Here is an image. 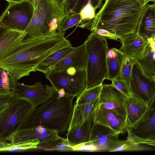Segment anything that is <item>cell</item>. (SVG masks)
Here are the masks:
<instances>
[{
  "label": "cell",
  "instance_id": "d590c367",
  "mask_svg": "<svg viewBox=\"0 0 155 155\" xmlns=\"http://www.w3.org/2000/svg\"><path fill=\"white\" fill-rule=\"evenodd\" d=\"M102 0H78L73 10V12L80 13L81 9L90 2L96 10L103 5Z\"/></svg>",
  "mask_w": 155,
  "mask_h": 155
},
{
  "label": "cell",
  "instance_id": "83f0119b",
  "mask_svg": "<svg viewBox=\"0 0 155 155\" xmlns=\"http://www.w3.org/2000/svg\"><path fill=\"white\" fill-rule=\"evenodd\" d=\"M40 143V141L38 140L15 144L10 143L0 142V152H5L37 149Z\"/></svg>",
  "mask_w": 155,
  "mask_h": 155
},
{
  "label": "cell",
  "instance_id": "e575fe53",
  "mask_svg": "<svg viewBox=\"0 0 155 155\" xmlns=\"http://www.w3.org/2000/svg\"><path fill=\"white\" fill-rule=\"evenodd\" d=\"M112 84L127 97L132 96L129 85L119 76L112 79Z\"/></svg>",
  "mask_w": 155,
  "mask_h": 155
},
{
  "label": "cell",
  "instance_id": "ac0fdd59",
  "mask_svg": "<svg viewBox=\"0 0 155 155\" xmlns=\"http://www.w3.org/2000/svg\"><path fill=\"white\" fill-rule=\"evenodd\" d=\"M27 35L25 31L11 29H6L1 34L0 59L4 58L21 44Z\"/></svg>",
  "mask_w": 155,
  "mask_h": 155
},
{
  "label": "cell",
  "instance_id": "5b68a950",
  "mask_svg": "<svg viewBox=\"0 0 155 155\" xmlns=\"http://www.w3.org/2000/svg\"><path fill=\"white\" fill-rule=\"evenodd\" d=\"M84 42L88 55L86 69L87 89L101 85L104 80L107 79V54L109 48L107 39L94 31Z\"/></svg>",
  "mask_w": 155,
  "mask_h": 155
},
{
  "label": "cell",
  "instance_id": "4dcf8cb0",
  "mask_svg": "<svg viewBox=\"0 0 155 155\" xmlns=\"http://www.w3.org/2000/svg\"><path fill=\"white\" fill-rule=\"evenodd\" d=\"M81 18L80 13H73L65 15L61 22L59 32L63 33L69 28L77 26L80 23Z\"/></svg>",
  "mask_w": 155,
  "mask_h": 155
},
{
  "label": "cell",
  "instance_id": "d6a6232c",
  "mask_svg": "<svg viewBox=\"0 0 155 155\" xmlns=\"http://www.w3.org/2000/svg\"><path fill=\"white\" fill-rule=\"evenodd\" d=\"M134 61L133 59L124 56L119 76L129 86L131 71Z\"/></svg>",
  "mask_w": 155,
  "mask_h": 155
},
{
  "label": "cell",
  "instance_id": "277c9868",
  "mask_svg": "<svg viewBox=\"0 0 155 155\" xmlns=\"http://www.w3.org/2000/svg\"><path fill=\"white\" fill-rule=\"evenodd\" d=\"M65 15L63 5L53 0H40L25 31L33 38L56 34L59 32L61 22Z\"/></svg>",
  "mask_w": 155,
  "mask_h": 155
},
{
  "label": "cell",
  "instance_id": "6da1fadb",
  "mask_svg": "<svg viewBox=\"0 0 155 155\" xmlns=\"http://www.w3.org/2000/svg\"><path fill=\"white\" fill-rule=\"evenodd\" d=\"M64 32L39 38L25 39L17 47L0 59V68L18 80L35 72L38 66L48 56L64 47L72 46Z\"/></svg>",
  "mask_w": 155,
  "mask_h": 155
},
{
  "label": "cell",
  "instance_id": "f546056e",
  "mask_svg": "<svg viewBox=\"0 0 155 155\" xmlns=\"http://www.w3.org/2000/svg\"><path fill=\"white\" fill-rule=\"evenodd\" d=\"M102 84L88 89H85L77 96L75 103L84 104L99 97Z\"/></svg>",
  "mask_w": 155,
  "mask_h": 155
},
{
  "label": "cell",
  "instance_id": "d6986e66",
  "mask_svg": "<svg viewBox=\"0 0 155 155\" xmlns=\"http://www.w3.org/2000/svg\"><path fill=\"white\" fill-rule=\"evenodd\" d=\"M94 117L95 115L79 127L67 131L65 135L67 140L71 145L73 146L90 142L91 134L95 125Z\"/></svg>",
  "mask_w": 155,
  "mask_h": 155
},
{
  "label": "cell",
  "instance_id": "5bb4252c",
  "mask_svg": "<svg viewBox=\"0 0 155 155\" xmlns=\"http://www.w3.org/2000/svg\"><path fill=\"white\" fill-rule=\"evenodd\" d=\"M122 46L119 50L125 56L135 60L141 57L149 43V39L138 34L137 30L121 37Z\"/></svg>",
  "mask_w": 155,
  "mask_h": 155
},
{
  "label": "cell",
  "instance_id": "ba28073f",
  "mask_svg": "<svg viewBox=\"0 0 155 155\" xmlns=\"http://www.w3.org/2000/svg\"><path fill=\"white\" fill-rule=\"evenodd\" d=\"M34 10L32 4L28 0L9 3L1 16V28L25 31L31 20Z\"/></svg>",
  "mask_w": 155,
  "mask_h": 155
},
{
  "label": "cell",
  "instance_id": "52a82bcc",
  "mask_svg": "<svg viewBox=\"0 0 155 155\" xmlns=\"http://www.w3.org/2000/svg\"><path fill=\"white\" fill-rule=\"evenodd\" d=\"M45 74L56 91L63 89L66 94L74 98L86 88V69L71 67L62 71L50 70Z\"/></svg>",
  "mask_w": 155,
  "mask_h": 155
},
{
  "label": "cell",
  "instance_id": "8fae6325",
  "mask_svg": "<svg viewBox=\"0 0 155 155\" xmlns=\"http://www.w3.org/2000/svg\"><path fill=\"white\" fill-rule=\"evenodd\" d=\"M129 87L132 96L147 105L155 97V79L146 75L135 60L131 71Z\"/></svg>",
  "mask_w": 155,
  "mask_h": 155
},
{
  "label": "cell",
  "instance_id": "74e56055",
  "mask_svg": "<svg viewBox=\"0 0 155 155\" xmlns=\"http://www.w3.org/2000/svg\"><path fill=\"white\" fill-rule=\"evenodd\" d=\"M94 31L98 34L106 39H112L116 41H118L120 39L119 37L104 29H97Z\"/></svg>",
  "mask_w": 155,
  "mask_h": 155
},
{
  "label": "cell",
  "instance_id": "ab89813d",
  "mask_svg": "<svg viewBox=\"0 0 155 155\" xmlns=\"http://www.w3.org/2000/svg\"><path fill=\"white\" fill-rule=\"evenodd\" d=\"M11 98L10 95H0V110L8 104Z\"/></svg>",
  "mask_w": 155,
  "mask_h": 155
},
{
  "label": "cell",
  "instance_id": "1f68e13d",
  "mask_svg": "<svg viewBox=\"0 0 155 155\" xmlns=\"http://www.w3.org/2000/svg\"><path fill=\"white\" fill-rule=\"evenodd\" d=\"M0 95H10L12 93V84L9 72L0 68Z\"/></svg>",
  "mask_w": 155,
  "mask_h": 155
},
{
  "label": "cell",
  "instance_id": "ee69618b",
  "mask_svg": "<svg viewBox=\"0 0 155 155\" xmlns=\"http://www.w3.org/2000/svg\"><path fill=\"white\" fill-rule=\"evenodd\" d=\"M58 3L64 6L65 0H53Z\"/></svg>",
  "mask_w": 155,
  "mask_h": 155
},
{
  "label": "cell",
  "instance_id": "8992f818",
  "mask_svg": "<svg viewBox=\"0 0 155 155\" xmlns=\"http://www.w3.org/2000/svg\"><path fill=\"white\" fill-rule=\"evenodd\" d=\"M33 109L28 101L12 97L0 110V142H12L14 135Z\"/></svg>",
  "mask_w": 155,
  "mask_h": 155
},
{
  "label": "cell",
  "instance_id": "30bf717a",
  "mask_svg": "<svg viewBox=\"0 0 155 155\" xmlns=\"http://www.w3.org/2000/svg\"><path fill=\"white\" fill-rule=\"evenodd\" d=\"M126 129L127 139L139 144L155 143V97L140 119Z\"/></svg>",
  "mask_w": 155,
  "mask_h": 155
},
{
  "label": "cell",
  "instance_id": "4316f807",
  "mask_svg": "<svg viewBox=\"0 0 155 155\" xmlns=\"http://www.w3.org/2000/svg\"><path fill=\"white\" fill-rule=\"evenodd\" d=\"M119 115L115 112L104 107L99 104L96 110L94 118L95 125L109 127L111 122Z\"/></svg>",
  "mask_w": 155,
  "mask_h": 155
},
{
  "label": "cell",
  "instance_id": "9a60e30c",
  "mask_svg": "<svg viewBox=\"0 0 155 155\" xmlns=\"http://www.w3.org/2000/svg\"><path fill=\"white\" fill-rule=\"evenodd\" d=\"M87 60L86 45L84 42L76 47L71 53L59 61L50 70L62 71L71 67H74L78 69H86Z\"/></svg>",
  "mask_w": 155,
  "mask_h": 155
},
{
  "label": "cell",
  "instance_id": "cb8c5ba5",
  "mask_svg": "<svg viewBox=\"0 0 155 155\" xmlns=\"http://www.w3.org/2000/svg\"><path fill=\"white\" fill-rule=\"evenodd\" d=\"M135 61L146 75L155 79V51L149 43L142 56Z\"/></svg>",
  "mask_w": 155,
  "mask_h": 155
},
{
  "label": "cell",
  "instance_id": "f1b7e54d",
  "mask_svg": "<svg viewBox=\"0 0 155 155\" xmlns=\"http://www.w3.org/2000/svg\"><path fill=\"white\" fill-rule=\"evenodd\" d=\"M95 11L94 8L90 2L81 9L80 14L81 20L77 26L83 28H90L93 19L95 16Z\"/></svg>",
  "mask_w": 155,
  "mask_h": 155
},
{
  "label": "cell",
  "instance_id": "3957f363",
  "mask_svg": "<svg viewBox=\"0 0 155 155\" xmlns=\"http://www.w3.org/2000/svg\"><path fill=\"white\" fill-rule=\"evenodd\" d=\"M74 98L67 94L61 97L56 91L51 99L31 110L19 130L41 125L59 133L66 131L72 117Z\"/></svg>",
  "mask_w": 155,
  "mask_h": 155
},
{
  "label": "cell",
  "instance_id": "7bdbcfd3",
  "mask_svg": "<svg viewBox=\"0 0 155 155\" xmlns=\"http://www.w3.org/2000/svg\"><path fill=\"white\" fill-rule=\"evenodd\" d=\"M31 1L32 4L34 8V9H35L36 7H37V5H38L39 2L40 1V0H28Z\"/></svg>",
  "mask_w": 155,
  "mask_h": 155
},
{
  "label": "cell",
  "instance_id": "f6af8a7d",
  "mask_svg": "<svg viewBox=\"0 0 155 155\" xmlns=\"http://www.w3.org/2000/svg\"><path fill=\"white\" fill-rule=\"evenodd\" d=\"M8 2V3L18 2H21L24 0H5Z\"/></svg>",
  "mask_w": 155,
  "mask_h": 155
},
{
  "label": "cell",
  "instance_id": "484cf974",
  "mask_svg": "<svg viewBox=\"0 0 155 155\" xmlns=\"http://www.w3.org/2000/svg\"><path fill=\"white\" fill-rule=\"evenodd\" d=\"M45 151H56L62 152L72 151V145L66 138H61L40 143L38 148Z\"/></svg>",
  "mask_w": 155,
  "mask_h": 155
},
{
  "label": "cell",
  "instance_id": "b9f144b4",
  "mask_svg": "<svg viewBox=\"0 0 155 155\" xmlns=\"http://www.w3.org/2000/svg\"><path fill=\"white\" fill-rule=\"evenodd\" d=\"M57 91L59 97H64L66 94L64 90L63 89H61Z\"/></svg>",
  "mask_w": 155,
  "mask_h": 155
},
{
  "label": "cell",
  "instance_id": "603a6c76",
  "mask_svg": "<svg viewBox=\"0 0 155 155\" xmlns=\"http://www.w3.org/2000/svg\"><path fill=\"white\" fill-rule=\"evenodd\" d=\"M76 48L72 46L66 47L53 53L40 64L36 68V71L45 74L59 61L71 53Z\"/></svg>",
  "mask_w": 155,
  "mask_h": 155
},
{
  "label": "cell",
  "instance_id": "bcb514c9",
  "mask_svg": "<svg viewBox=\"0 0 155 155\" xmlns=\"http://www.w3.org/2000/svg\"><path fill=\"white\" fill-rule=\"evenodd\" d=\"M151 2H154V4H153L155 6V0H152Z\"/></svg>",
  "mask_w": 155,
  "mask_h": 155
},
{
  "label": "cell",
  "instance_id": "e0dca14e",
  "mask_svg": "<svg viewBox=\"0 0 155 155\" xmlns=\"http://www.w3.org/2000/svg\"><path fill=\"white\" fill-rule=\"evenodd\" d=\"M99 97L87 104H78L75 103L68 131L76 129L90 120L95 114L99 104Z\"/></svg>",
  "mask_w": 155,
  "mask_h": 155
},
{
  "label": "cell",
  "instance_id": "836d02e7",
  "mask_svg": "<svg viewBox=\"0 0 155 155\" xmlns=\"http://www.w3.org/2000/svg\"><path fill=\"white\" fill-rule=\"evenodd\" d=\"M109 127L120 134H125L127 131V115L118 116L112 121Z\"/></svg>",
  "mask_w": 155,
  "mask_h": 155
},
{
  "label": "cell",
  "instance_id": "d4e9b609",
  "mask_svg": "<svg viewBox=\"0 0 155 155\" xmlns=\"http://www.w3.org/2000/svg\"><path fill=\"white\" fill-rule=\"evenodd\" d=\"M154 150L137 143L127 139L124 140H117L112 144L108 152L147 150Z\"/></svg>",
  "mask_w": 155,
  "mask_h": 155
},
{
  "label": "cell",
  "instance_id": "2e32d148",
  "mask_svg": "<svg viewBox=\"0 0 155 155\" xmlns=\"http://www.w3.org/2000/svg\"><path fill=\"white\" fill-rule=\"evenodd\" d=\"M120 134L110 127L95 125L92 130L90 143L96 146L100 151H109Z\"/></svg>",
  "mask_w": 155,
  "mask_h": 155
},
{
  "label": "cell",
  "instance_id": "7a4b0ae2",
  "mask_svg": "<svg viewBox=\"0 0 155 155\" xmlns=\"http://www.w3.org/2000/svg\"><path fill=\"white\" fill-rule=\"evenodd\" d=\"M147 4L142 7L137 0H105L88 30L104 29L120 39L136 31Z\"/></svg>",
  "mask_w": 155,
  "mask_h": 155
},
{
  "label": "cell",
  "instance_id": "8d00e7d4",
  "mask_svg": "<svg viewBox=\"0 0 155 155\" xmlns=\"http://www.w3.org/2000/svg\"><path fill=\"white\" fill-rule=\"evenodd\" d=\"M73 151H100L96 146L90 143H82L72 146Z\"/></svg>",
  "mask_w": 155,
  "mask_h": 155
},
{
  "label": "cell",
  "instance_id": "4fadbf2b",
  "mask_svg": "<svg viewBox=\"0 0 155 155\" xmlns=\"http://www.w3.org/2000/svg\"><path fill=\"white\" fill-rule=\"evenodd\" d=\"M58 134L56 130L41 125L34 126L19 130L14 135L11 143L15 144L38 140L41 143L61 138Z\"/></svg>",
  "mask_w": 155,
  "mask_h": 155
},
{
  "label": "cell",
  "instance_id": "44dd1931",
  "mask_svg": "<svg viewBox=\"0 0 155 155\" xmlns=\"http://www.w3.org/2000/svg\"><path fill=\"white\" fill-rule=\"evenodd\" d=\"M147 105L133 96L128 97L125 104L127 115V127L133 125L143 114Z\"/></svg>",
  "mask_w": 155,
  "mask_h": 155
},
{
  "label": "cell",
  "instance_id": "7dc6e473",
  "mask_svg": "<svg viewBox=\"0 0 155 155\" xmlns=\"http://www.w3.org/2000/svg\"><path fill=\"white\" fill-rule=\"evenodd\" d=\"M149 145H151L155 146V143H151V144H149Z\"/></svg>",
  "mask_w": 155,
  "mask_h": 155
},
{
  "label": "cell",
  "instance_id": "ffe728a7",
  "mask_svg": "<svg viewBox=\"0 0 155 155\" xmlns=\"http://www.w3.org/2000/svg\"><path fill=\"white\" fill-rule=\"evenodd\" d=\"M137 31L148 39L155 35V6L148 4L140 20Z\"/></svg>",
  "mask_w": 155,
  "mask_h": 155
},
{
  "label": "cell",
  "instance_id": "f35d334b",
  "mask_svg": "<svg viewBox=\"0 0 155 155\" xmlns=\"http://www.w3.org/2000/svg\"><path fill=\"white\" fill-rule=\"evenodd\" d=\"M78 0H65L64 8L66 15L73 12V10Z\"/></svg>",
  "mask_w": 155,
  "mask_h": 155
},
{
  "label": "cell",
  "instance_id": "7402d4cb",
  "mask_svg": "<svg viewBox=\"0 0 155 155\" xmlns=\"http://www.w3.org/2000/svg\"><path fill=\"white\" fill-rule=\"evenodd\" d=\"M124 57L119 49L109 48L107 54V80L111 81L119 76Z\"/></svg>",
  "mask_w": 155,
  "mask_h": 155
},
{
  "label": "cell",
  "instance_id": "7c38bea8",
  "mask_svg": "<svg viewBox=\"0 0 155 155\" xmlns=\"http://www.w3.org/2000/svg\"><path fill=\"white\" fill-rule=\"evenodd\" d=\"M127 98L112 84H102L99 104L119 115H126L124 104Z\"/></svg>",
  "mask_w": 155,
  "mask_h": 155
},
{
  "label": "cell",
  "instance_id": "9c48e42d",
  "mask_svg": "<svg viewBox=\"0 0 155 155\" xmlns=\"http://www.w3.org/2000/svg\"><path fill=\"white\" fill-rule=\"evenodd\" d=\"M9 76L12 84L11 97L28 101L33 108L49 100L56 91L52 86L44 85L41 82H37L33 85H27L18 82L10 73Z\"/></svg>",
  "mask_w": 155,
  "mask_h": 155
},
{
  "label": "cell",
  "instance_id": "60d3db41",
  "mask_svg": "<svg viewBox=\"0 0 155 155\" xmlns=\"http://www.w3.org/2000/svg\"><path fill=\"white\" fill-rule=\"evenodd\" d=\"M152 0H137L142 7L148 4L149 2H151Z\"/></svg>",
  "mask_w": 155,
  "mask_h": 155
}]
</instances>
